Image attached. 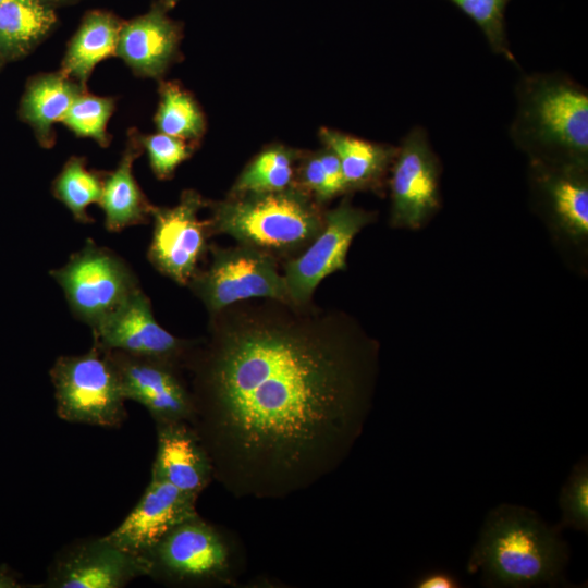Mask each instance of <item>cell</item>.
Returning a JSON list of instances; mask_svg holds the SVG:
<instances>
[{
    "label": "cell",
    "instance_id": "cell-1",
    "mask_svg": "<svg viewBox=\"0 0 588 588\" xmlns=\"http://www.w3.org/2000/svg\"><path fill=\"white\" fill-rule=\"evenodd\" d=\"M209 317L183 369L213 479L278 500L336 470L370 411L373 343L311 302L255 298Z\"/></svg>",
    "mask_w": 588,
    "mask_h": 588
},
{
    "label": "cell",
    "instance_id": "cell-2",
    "mask_svg": "<svg viewBox=\"0 0 588 588\" xmlns=\"http://www.w3.org/2000/svg\"><path fill=\"white\" fill-rule=\"evenodd\" d=\"M509 136L531 161L587 167V88L559 71L520 75Z\"/></svg>",
    "mask_w": 588,
    "mask_h": 588
},
{
    "label": "cell",
    "instance_id": "cell-3",
    "mask_svg": "<svg viewBox=\"0 0 588 588\" xmlns=\"http://www.w3.org/2000/svg\"><path fill=\"white\" fill-rule=\"evenodd\" d=\"M567 543L532 510L501 504L491 510L474 546L467 572L481 571L488 586L560 584Z\"/></svg>",
    "mask_w": 588,
    "mask_h": 588
},
{
    "label": "cell",
    "instance_id": "cell-4",
    "mask_svg": "<svg viewBox=\"0 0 588 588\" xmlns=\"http://www.w3.org/2000/svg\"><path fill=\"white\" fill-rule=\"evenodd\" d=\"M211 234H225L278 258H293L323 226L324 211L294 185L280 192L229 196L211 205Z\"/></svg>",
    "mask_w": 588,
    "mask_h": 588
},
{
    "label": "cell",
    "instance_id": "cell-5",
    "mask_svg": "<svg viewBox=\"0 0 588 588\" xmlns=\"http://www.w3.org/2000/svg\"><path fill=\"white\" fill-rule=\"evenodd\" d=\"M50 378L61 419L105 428L119 427L125 420V399L117 372L95 343L84 354L58 357Z\"/></svg>",
    "mask_w": 588,
    "mask_h": 588
},
{
    "label": "cell",
    "instance_id": "cell-6",
    "mask_svg": "<svg viewBox=\"0 0 588 588\" xmlns=\"http://www.w3.org/2000/svg\"><path fill=\"white\" fill-rule=\"evenodd\" d=\"M49 273L63 290L73 315L90 328L140 287L125 260L93 240Z\"/></svg>",
    "mask_w": 588,
    "mask_h": 588
},
{
    "label": "cell",
    "instance_id": "cell-7",
    "mask_svg": "<svg viewBox=\"0 0 588 588\" xmlns=\"http://www.w3.org/2000/svg\"><path fill=\"white\" fill-rule=\"evenodd\" d=\"M211 259L199 269L188 287L209 315L245 301L272 298L290 301L277 259L254 247H209Z\"/></svg>",
    "mask_w": 588,
    "mask_h": 588
},
{
    "label": "cell",
    "instance_id": "cell-8",
    "mask_svg": "<svg viewBox=\"0 0 588 588\" xmlns=\"http://www.w3.org/2000/svg\"><path fill=\"white\" fill-rule=\"evenodd\" d=\"M149 575L176 584H229L233 556L224 536L199 516L179 525L144 554Z\"/></svg>",
    "mask_w": 588,
    "mask_h": 588
},
{
    "label": "cell",
    "instance_id": "cell-9",
    "mask_svg": "<svg viewBox=\"0 0 588 588\" xmlns=\"http://www.w3.org/2000/svg\"><path fill=\"white\" fill-rule=\"evenodd\" d=\"M207 205L194 191H185L177 205L151 209L154 231L147 257L161 274L180 285H188L209 250V220L199 219Z\"/></svg>",
    "mask_w": 588,
    "mask_h": 588
},
{
    "label": "cell",
    "instance_id": "cell-10",
    "mask_svg": "<svg viewBox=\"0 0 588 588\" xmlns=\"http://www.w3.org/2000/svg\"><path fill=\"white\" fill-rule=\"evenodd\" d=\"M373 220V215L344 199L336 208L324 211L323 226L298 255L285 261L283 278L290 302L307 304L328 275L345 270L353 238Z\"/></svg>",
    "mask_w": 588,
    "mask_h": 588
},
{
    "label": "cell",
    "instance_id": "cell-11",
    "mask_svg": "<svg viewBox=\"0 0 588 588\" xmlns=\"http://www.w3.org/2000/svg\"><path fill=\"white\" fill-rule=\"evenodd\" d=\"M391 170V223L417 229L440 206V161L425 127L405 135Z\"/></svg>",
    "mask_w": 588,
    "mask_h": 588
},
{
    "label": "cell",
    "instance_id": "cell-12",
    "mask_svg": "<svg viewBox=\"0 0 588 588\" xmlns=\"http://www.w3.org/2000/svg\"><path fill=\"white\" fill-rule=\"evenodd\" d=\"M103 351L117 372L125 401L143 405L156 424L192 421L193 397L180 367L118 350Z\"/></svg>",
    "mask_w": 588,
    "mask_h": 588
},
{
    "label": "cell",
    "instance_id": "cell-13",
    "mask_svg": "<svg viewBox=\"0 0 588 588\" xmlns=\"http://www.w3.org/2000/svg\"><path fill=\"white\" fill-rule=\"evenodd\" d=\"M91 332L94 343L102 350L157 358L181 369L194 343L171 334L158 323L150 299L140 287Z\"/></svg>",
    "mask_w": 588,
    "mask_h": 588
},
{
    "label": "cell",
    "instance_id": "cell-14",
    "mask_svg": "<svg viewBox=\"0 0 588 588\" xmlns=\"http://www.w3.org/2000/svg\"><path fill=\"white\" fill-rule=\"evenodd\" d=\"M149 575L143 555L126 551L105 536L75 542L59 552L49 567V588H121Z\"/></svg>",
    "mask_w": 588,
    "mask_h": 588
},
{
    "label": "cell",
    "instance_id": "cell-15",
    "mask_svg": "<svg viewBox=\"0 0 588 588\" xmlns=\"http://www.w3.org/2000/svg\"><path fill=\"white\" fill-rule=\"evenodd\" d=\"M197 498L151 477L139 502L105 537L118 547L144 556L172 529L198 516Z\"/></svg>",
    "mask_w": 588,
    "mask_h": 588
},
{
    "label": "cell",
    "instance_id": "cell-16",
    "mask_svg": "<svg viewBox=\"0 0 588 588\" xmlns=\"http://www.w3.org/2000/svg\"><path fill=\"white\" fill-rule=\"evenodd\" d=\"M156 429L151 477L198 497L213 475L209 455L196 431L187 421L157 422Z\"/></svg>",
    "mask_w": 588,
    "mask_h": 588
},
{
    "label": "cell",
    "instance_id": "cell-17",
    "mask_svg": "<svg viewBox=\"0 0 588 588\" xmlns=\"http://www.w3.org/2000/svg\"><path fill=\"white\" fill-rule=\"evenodd\" d=\"M536 186L551 213L576 237L588 234L587 167L531 161Z\"/></svg>",
    "mask_w": 588,
    "mask_h": 588
},
{
    "label": "cell",
    "instance_id": "cell-18",
    "mask_svg": "<svg viewBox=\"0 0 588 588\" xmlns=\"http://www.w3.org/2000/svg\"><path fill=\"white\" fill-rule=\"evenodd\" d=\"M177 39L175 24L154 8L121 26L115 54L137 73L156 76L168 65Z\"/></svg>",
    "mask_w": 588,
    "mask_h": 588
},
{
    "label": "cell",
    "instance_id": "cell-19",
    "mask_svg": "<svg viewBox=\"0 0 588 588\" xmlns=\"http://www.w3.org/2000/svg\"><path fill=\"white\" fill-rule=\"evenodd\" d=\"M140 152L136 138L131 140L117 169L103 180L100 207L105 213V226L110 232L146 223L151 217L152 205L139 188L132 166Z\"/></svg>",
    "mask_w": 588,
    "mask_h": 588
},
{
    "label": "cell",
    "instance_id": "cell-20",
    "mask_svg": "<svg viewBox=\"0 0 588 588\" xmlns=\"http://www.w3.org/2000/svg\"><path fill=\"white\" fill-rule=\"evenodd\" d=\"M327 148L339 158L347 191L373 187L392 166L397 148L341 132L322 130Z\"/></svg>",
    "mask_w": 588,
    "mask_h": 588
},
{
    "label": "cell",
    "instance_id": "cell-21",
    "mask_svg": "<svg viewBox=\"0 0 588 588\" xmlns=\"http://www.w3.org/2000/svg\"><path fill=\"white\" fill-rule=\"evenodd\" d=\"M82 94V89L69 77L45 75L33 81L21 101V118L35 131L38 140L51 144V126L62 121L69 108Z\"/></svg>",
    "mask_w": 588,
    "mask_h": 588
},
{
    "label": "cell",
    "instance_id": "cell-22",
    "mask_svg": "<svg viewBox=\"0 0 588 588\" xmlns=\"http://www.w3.org/2000/svg\"><path fill=\"white\" fill-rule=\"evenodd\" d=\"M56 23L49 3L12 0L0 4V58L10 61L25 54Z\"/></svg>",
    "mask_w": 588,
    "mask_h": 588
},
{
    "label": "cell",
    "instance_id": "cell-23",
    "mask_svg": "<svg viewBox=\"0 0 588 588\" xmlns=\"http://www.w3.org/2000/svg\"><path fill=\"white\" fill-rule=\"evenodd\" d=\"M121 26L109 13H89L72 39L61 74L85 83L98 62L115 53Z\"/></svg>",
    "mask_w": 588,
    "mask_h": 588
},
{
    "label": "cell",
    "instance_id": "cell-24",
    "mask_svg": "<svg viewBox=\"0 0 588 588\" xmlns=\"http://www.w3.org/2000/svg\"><path fill=\"white\" fill-rule=\"evenodd\" d=\"M295 155L284 147L259 154L241 173L230 196L280 192L294 186Z\"/></svg>",
    "mask_w": 588,
    "mask_h": 588
},
{
    "label": "cell",
    "instance_id": "cell-25",
    "mask_svg": "<svg viewBox=\"0 0 588 588\" xmlns=\"http://www.w3.org/2000/svg\"><path fill=\"white\" fill-rule=\"evenodd\" d=\"M103 181L88 170L83 158L73 157L64 164L53 183V194L81 223L93 220L87 207L100 201Z\"/></svg>",
    "mask_w": 588,
    "mask_h": 588
},
{
    "label": "cell",
    "instance_id": "cell-26",
    "mask_svg": "<svg viewBox=\"0 0 588 588\" xmlns=\"http://www.w3.org/2000/svg\"><path fill=\"white\" fill-rule=\"evenodd\" d=\"M156 123L160 133L181 139L197 138L204 131L203 114L195 101L172 84L162 88Z\"/></svg>",
    "mask_w": 588,
    "mask_h": 588
},
{
    "label": "cell",
    "instance_id": "cell-27",
    "mask_svg": "<svg viewBox=\"0 0 588 588\" xmlns=\"http://www.w3.org/2000/svg\"><path fill=\"white\" fill-rule=\"evenodd\" d=\"M448 1L456 5L478 26L494 54L517 64L510 48L505 25V9L511 0Z\"/></svg>",
    "mask_w": 588,
    "mask_h": 588
},
{
    "label": "cell",
    "instance_id": "cell-28",
    "mask_svg": "<svg viewBox=\"0 0 588 588\" xmlns=\"http://www.w3.org/2000/svg\"><path fill=\"white\" fill-rule=\"evenodd\" d=\"M112 110L111 99L79 94L62 122L77 135L91 137L105 146L108 144L106 125Z\"/></svg>",
    "mask_w": 588,
    "mask_h": 588
},
{
    "label": "cell",
    "instance_id": "cell-29",
    "mask_svg": "<svg viewBox=\"0 0 588 588\" xmlns=\"http://www.w3.org/2000/svg\"><path fill=\"white\" fill-rule=\"evenodd\" d=\"M559 505L562 519L555 529L573 528L587 534L588 530V464L584 457L576 465L561 490Z\"/></svg>",
    "mask_w": 588,
    "mask_h": 588
},
{
    "label": "cell",
    "instance_id": "cell-30",
    "mask_svg": "<svg viewBox=\"0 0 588 588\" xmlns=\"http://www.w3.org/2000/svg\"><path fill=\"white\" fill-rule=\"evenodd\" d=\"M149 163L159 179H168L175 168L189 156L183 139L163 133L151 135L143 140Z\"/></svg>",
    "mask_w": 588,
    "mask_h": 588
},
{
    "label": "cell",
    "instance_id": "cell-31",
    "mask_svg": "<svg viewBox=\"0 0 588 588\" xmlns=\"http://www.w3.org/2000/svg\"><path fill=\"white\" fill-rule=\"evenodd\" d=\"M318 157L327 177L331 197L333 198L336 195L346 192V183L336 155L332 150L327 148V150L318 154Z\"/></svg>",
    "mask_w": 588,
    "mask_h": 588
},
{
    "label": "cell",
    "instance_id": "cell-32",
    "mask_svg": "<svg viewBox=\"0 0 588 588\" xmlns=\"http://www.w3.org/2000/svg\"><path fill=\"white\" fill-rule=\"evenodd\" d=\"M457 578L443 571H433L421 576L416 583L418 588H456L460 587Z\"/></svg>",
    "mask_w": 588,
    "mask_h": 588
},
{
    "label": "cell",
    "instance_id": "cell-33",
    "mask_svg": "<svg viewBox=\"0 0 588 588\" xmlns=\"http://www.w3.org/2000/svg\"><path fill=\"white\" fill-rule=\"evenodd\" d=\"M179 0H162V3L167 8H172Z\"/></svg>",
    "mask_w": 588,
    "mask_h": 588
},
{
    "label": "cell",
    "instance_id": "cell-34",
    "mask_svg": "<svg viewBox=\"0 0 588 588\" xmlns=\"http://www.w3.org/2000/svg\"><path fill=\"white\" fill-rule=\"evenodd\" d=\"M8 1H12V0H0V4H2L4 2H8ZM29 1H39V2H47L48 3L49 0H29Z\"/></svg>",
    "mask_w": 588,
    "mask_h": 588
},
{
    "label": "cell",
    "instance_id": "cell-35",
    "mask_svg": "<svg viewBox=\"0 0 588 588\" xmlns=\"http://www.w3.org/2000/svg\"><path fill=\"white\" fill-rule=\"evenodd\" d=\"M2 63H3V61H2L1 58H0V66H1Z\"/></svg>",
    "mask_w": 588,
    "mask_h": 588
},
{
    "label": "cell",
    "instance_id": "cell-36",
    "mask_svg": "<svg viewBox=\"0 0 588 588\" xmlns=\"http://www.w3.org/2000/svg\"><path fill=\"white\" fill-rule=\"evenodd\" d=\"M58 1H65V0H58Z\"/></svg>",
    "mask_w": 588,
    "mask_h": 588
}]
</instances>
